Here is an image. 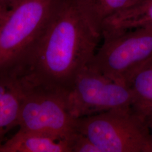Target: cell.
<instances>
[{"label":"cell","mask_w":152,"mask_h":152,"mask_svg":"<svg viewBox=\"0 0 152 152\" xmlns=\"http://www.w3.org/2000/svg\"><path fill=\"white\" fill-rule=\"evenodd\" d=\"M100 38L74 0H54L44 31L12 72L24 84L66 95L90 63Z\"/></svg>","instance_id":"6da1fadb"},{"label":"cell","mask_w":152,"mask_h":152,"mask_svg":"<svg viewBox=\"0 0 152 152\" xmlns=\"http://www.w3.org/2000/svg\"><path fill=\"white\" fill-rule=\"evenodd\" d=\"M75 124L101 152H152L151 130L131 108L76 118Z\"/></svg>","instance_id":"7a4b0ae2"},{"label":"cell","mask_w":152,"mask_h":152,"mask_svg":"<svg viewBox=\"0 0 152 152\" xmlns=\"http://www.w3.org/2000/svg\"><path fill=\"white\" fill-rule=\"evenodd\" d=\"M102 37L103 42L88 66L129 86L136 71L152 58V26L103 33Z\"/></svg>","instance_id":"3957f363"},{"label":"cell","mask_w":152,"mask_h":152,"mask_svg":"<svg viewBox=\"0 0 152 152\" xmlns=\"http://www.w3.org/2000/svg\"><path fill=\"white\" fill-rule=\"evenodd\" d=\"M54 0H20L0 29V74L14 69L44 31Z\"/></svg>","instance_id":"277c9868"},{"label":"cell","mask_w":152,"mask_h":152,"mask_svg":"<svg viewBox=\"0 0 152 152\" xmlns=\"http://www.w3.org/2000/svg\"><path fill=\"white\" fill-rule=\"evenodd\" d=\"M21 83L23 98L19 121L20 129L53 136L69 144L77 131L76 118L67 109L65 95Z\"/></svg>","instance_id":"5b68a950"},{"label":"cell","mask_w":152,"mask_h":152,"mask_svg":"<svg viewBox=\"0 0 152 152\" xmlns=\"http://www.w3.org/2000/svg\"><path fill=\"white\" fill-rule=\"evenodd\" d=\"M65 103L71 115L78 118L131 108L132 94L129 86L109 79L88 65L66 94Z\"/></svg>","instance_id":"8992f818"},{"label":"cell","mask_w":152,"mask_h":152,"mask_svg":"<svg viewBox=\"0 0 152 152\" xmlns=\"http://www.w3.org/2000/svg\"><path fill=\"white\" fill-rule=\"evenodd\" d=\"M23 88L14 72L0 74V146L6 134L19 126Z\"/></svg>","instance_id":"52a82bcc"},{"label":"cell","mask_w":152,"mask_h":152,"mask_svg":"<svg viewBox=\"0 0 152 152\" xmlns=\"http://www.w3.org/2000/svg\"><path fill=\"white\" fill-rule=\"evenodd\" d=\"M0 152H71L67 141L32 131L19 129L0 146Z\"/></svg>","instance_id":"ba28073f"},{"label":"cell","mask_w":152,"mask_h":152,"mask_svg":"<svg viewBox=\"0 0 152 152\" xmlns=\"http://www.w3.org/2000/svg\"><path fill=\"white\" fill-rule=\"evenodd\" d=\"M132 94L131 109L147 124L152 127V58L141 66L131 80Z\"/></svg>","instance_id":"9c48e42d"},{"label":"cell","mask_w":152,"mask_h":152,"mask_svg":"<svg viewBox=\"0 0 152 152\" xmlns=\"http://www.w3.org/2000/svg\"><path fill=\"white\" fill-rule=\"evenodd\" d=\"M78 10L92 31L102 37L105 22L135 0H74Z\"/></svg>","instance_id":"30bf717a"},{"label":"cell","mask_w":152,"mask_h":152,"mask_svg":"<svg viewBox=\"0 0 152 152\" xmlns=\"http://www.w3.org/2000/svg\"><path fill=\"white\" fill-rule=\"evenodd\" d=\"M152 26V0H142L121 10L104 24L102 34Z\"/></svg>","instance_id":"8fae6325"},{"label":"cell","mask_w":152,"mask_h":152,"mask_svg":"<svg viewBox=\"0 0 152 152\" xmlns=\"http://www.w3.org/2000/svg\"><path fill=\"white\" fill-rule=\"evenodd\" d=\"M69 145L71 152H101L87 136L78 131L72 137Z\"/></svg>","instance_id":"7c38bea8"},{"label":"cell","mask_w":152,"mask_h":152,"mask_svg":"<svg viewBox=\"0 0 152 152\" xmlns=\"http://www.w3.org/2000/svg\"><path fill=\"white\" fill-rule=\"evenodd\" d=\"M20 0H0V7L10 10Z\"/></svg>","instance_id":"4fadbf2b"},{"label":"cell","mask_w":152,"mask_h":152,"mask_svg":"<svg viewBox=\"0 0 152 152\" xmlns=\"http://www.w3.org/2000/svg\"><path fill=\"white\" fill-rule=\"evenodd\" d=\"M9 10H7L0 7V24H2L4 20L5 19L6 17L7 16L9 13Z\"/></svg>","instance_id":"5bb4252c"},{"label":"cell","mask_w":152,"mask_h":152,"mask_svg":"<svg viewBox=\"0 0 152 152\" xmlns=\"http://www.w3.org/2000/svg\"><path fill=\"white\" fill-rule=\"evenodd\" d=\"M141 1H142V0H135V4H136L137 2H139Z\"/></svg>","instance_id":"9a60e30c"},{"label":"cell","mask_w":152,"mask_h":152,"mask_svg":"<svg viewBox=\"0 0 152 152\" xmlns=\"http://www.w3.org/2000/svg\"><path fill=\"white\" fill-rule=\"evenodd\" d=\"M151 134H152V127H151Z\"/></svg>","instance_id":"2e32d148"},{"label":"cell","mask_w":152,"mask_h":152,"mask_svg":"<svg viewBox=\"0 0 152 152\" xmlns=\"http://www.w3.org/2000/svg\"><path fill=\"white\" fill-rule=\"evenodd\" d=\"M1 24H0V29H1Z\"/></svg>","instance_id":"e0dca14e"}]
</instances>
